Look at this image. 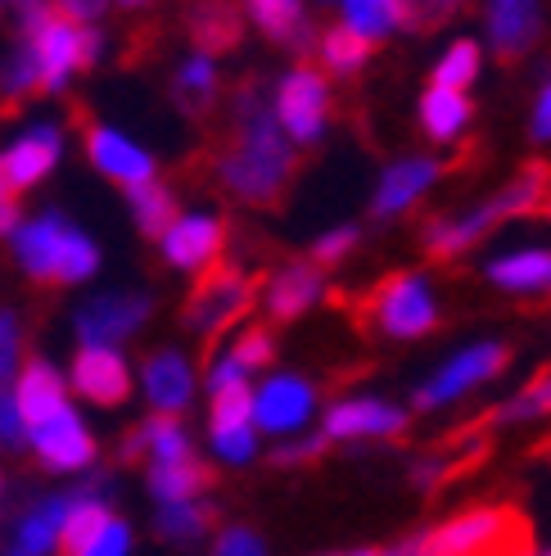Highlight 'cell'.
<instances>
[{"label":"cell","instance_id":"836d02e7","mask_svg":"<svg viewBox=\"0 0 551 556\" xmlns=\"http://www.w3.org/2000/svg\"><path fill=\"white\" fill-rule=\"evenodd\" d=\"M127 204H131V217H136V227H141V236H150V240H158L177 222V200L163 181H145V186L127 190Z\"/></svg>","mask_w":551,"mask_h":556},{"label":"cell","instance_id":"7a4b0ae2","mask_svg":"<svg viewBox=\"0 0 551 556\" xmlns=\"http://www.w3.org/2000/svg\"><path fill=\"white\" fill-rule=\"evenodd\" d=\"M14 258L41 286H81L95 276L100 249L87 231H77L64 213H41L33 222H18Z\"/></svg>","mask_w":551,"mask_h":556},{"label":"cell","instance_id":"cb8c5ba5","mask_svg":"<svg viewBox=\"0 0 551 556\" xmlns=\"http://www.w3.org/2000/svg\"><path fill=\"white\" fill-rule=\"evenodd\" d=\"M321 5L339 10V27L357 33L362 41H384V37H398L411 27V5L407 0H321Z\"/></svg>","mask_w":551,"mask_h":556},{"label":"cell","instance_id":"4dcf8cb0","mask_svg":"<svg viewBox=\"0 0 551 556\" xmlns=\"http://www.w3.org/2000/svg\"><path fill=\"white\" fill-rule=\"evenodd\" d=\"M208 466L200 457H185V462H168V466H150V493L158 497V507H172V503H195V497L208 489Z\"/></svg>","mask_w":551,"mask_h":556},{"label":"cell","instance_id":"c3c4849f","mask_svg":"<svg viewBox=\"0 0 551 556\" xmlns=\"http://www.w3.org/2000/svg\"><path fill=\"white\" fill-rule=\"evenodd\" d=\"M534 141H551V81L542 87V96L534 104Z\"/></svg>","mask_w":551,"mask_h":556},{"label":"cell","instance_id":"8d00e7d4","mask_svg":"<svg viewBox=\"0 0 551 556\" xmlns=\"http://www.w3.org/2000/svg\"><path fill=\"white\" fill-rule=\"evenodd\" d=\"M217 96V68L208 54H190V60L177 68V100L185 109H204Z\"/></svg>","mask_w":551,"mask_h":556},{"label":"cell","instance_id":"5b68a950","mask_svg":"<svg viewBox=\"0 0 551 556\" xmlns=\"http://www.w3.org/2000/svg\"><path fill=\"white\" fill-rule=\"evenodd\" d=\"M511 530V516L507 511H492V507H475V511H461L434 530L417 534L407 547V556H492L502 552Z\"/></svg>","mask_w":551,"mask_h":556},{"label":"cell","instance_id":"f6af8a7d","mask_svg":"<svg viewBox=\"0 0 551 556\" xmlns=\"http://www.w3.org/2000/svg\"><path fill=\"white\" fill-rule=\"evenodd\" d=\"M407 5H411V23H438V18L457 14L465 0H407Z\"/></svg>","mask_w":551,"mask_h":556},{"label":"cell","instance_id":"b9f144b4","mask_svg":"<svg viewBox=\"0 0 551 556\" xmlns=\"http://www.w3.org/2000/svg\"><path fill=\"white\" fill-rule=\"evenodd\" d=\"M127 552H131V530L114 516V520H108L104 530H100V539H95L87 552H81V556H127Z\"/></svg>","mask_w":551,"mask_h":556},{"label":"cell","instance_id":"ab89813d","mask_svg":"<svg viewBox=\"0 0 551 556\" xmlns=\"http://www.w3.org/2000/svg\"><path fill=\"white\" fill-rule=\"evenodd\" d=\"M213 556H267V543L249 530V525H231V530L217 534Z\"/></svg>","mask_w":551,"mask_h":556},{"label":"cell","instance_id":"e0dca14e","mask_svg":"<svg viewBox=\"0 0 551 556\" xmlns=\"http://www.w3.org/2000/svg\"><path fill=\"white\" fill-rule=\"evenodd\" d=\"M33 448L41 457V466H50V470H87L95 462V439L73 407L54 412L50 421H41L33 430Z\"/></svg>","mask_w":551,"mask_h":556},{"label":"cell","instance_id":"816d5d0a","mask_svg":"<svg viewBox=\"0 0 551 556\" xmlns=\"http://www.w3.org/2000/svg\"><path fill=\"white\" fill-rule=\"evenodd\" d=\"M118 5H127V10H145L150 0H118Z\"/></svg>","mask_w":551,"mask_h":556},{"label":"cell","instance_id":"484cf974","mask_svg":"<svg viewBox=\"0 0 551 556\" xmlns=\"http://www.w3.org/2000/svg\"><path fill=\"white\" fill-rule=\"evenodd\" d=\"M488 281L507 294H551V249H511L488 263Z\"/></svg>","mask_w":551,"mask_h":556},{"label":"cell","instance_id":"8992f818","mask_svg":"<svg viewBox=\"0 0 551 556\" xmlns=\"http://www.w3.org/2000/svg\"><path fill=\"white\" fill-rule=\"evenodd\" d=\"M271 118L290 136V146H317L330 123V87L317 68H290L276 87Z\"/></svg>","mask_w":551,"mask_h":556},{"label":"cell","instance_id":"d590c367","mask_svg":"<svg viewBox=\"0 0 551 556\" xmlns=\"http://www.w3.org/2000/svg\"><path fill=\"white\" fill-rule=\"evenodd\" d=\"M371 41H362L357 33H348V27H330V33L321 37V64L330 68V73H339V77H348V73H357L367 60H371Z\"/></svg>","mask_w":551,"mask_h":556},{"label":"cell","instance_id":"44dd1931","mask_svg":"<svg viewBox=\"0 0 551 556\" xmlns=\"http://www.w3.org/2000/svg\"><path fill=\"white\" fill-rule=\"evenodd\" d=\"M438 173H444V168H438V159H425V154H411V159L389 163L384 177H380V186H375V194H371V213L375 217L407 213L425 190H434Z\"/></svg>","mask_w":551,"mask_h":556},{"label":"cell","instance_id":"ee69618b","mask_svg":"<svg viewBox=\"0 0 551 556\" xmlns=\"http://www.w3.org/2000/svg\"><path fill=\"white\" fill-rule=\"evenodd\" d=\"M325 434H312V439H298V443H285V448H276L271 453V462L276 466H298V462H308V457H317L321 448H325Z\"/></svg>","mask_w":551,"mask_h":556},{"label":"cell","instance_id":"3957f363","mask_svg":"<svg viewBox=\"0 0 551 556\" xmlns=\"http://www.w3.org/2000/svg\"><path fill=\"white\" fill-rule=\"evenodd\" d=\"M542 186H547L542 168H525L515 181H507L498 194H492V200L465 208V213H457V217H434V222H425V236H421V240H425V249H430L434 258H457V254H465L471 244H479L492 227H498V222L534 208L538 194H542Z\"/></svg>","mask_w":551,"mask_h":556},{"label":"cell","instance_id":"d6a6232c","mask_svg":"<svg viewBox=\"0 0 551 556\" xmlns=\"http://www.w3.org/2000/svg\"><path fill=\"white\" fill-rule=\"evenodd\" d=\"M213 520H217V511L208 507V503H172V507H158V516H154V534L163 539V543H177V547H185V543H195V539H204L208 530H213Z\"/></svg>","mask_w":551,"mask_h":556},{"label":"cell","instance_id":"52a82bcc","mask_svg":"<svg viewBox=\"0 0 551 556\" xmlns=\"http://www.w3.org/2000/svg\"><path fill=\"white\" fill-rule=\"evenodd\" d=\"M507 357H511V349H507V344H498V340L465 344L461 353H452L448 363L438 367V371L417 389V399H411V403H417L421 412H438V407H448V403H457V399L471 394V389L488 384L492 376H502Z\"/></svg>","mask_w":551,"mask_h":556},{"label":"cell","instance_id":"e575fe53","mask_svg":"<svg viewBox=\"0 0 551 556\" xmlns=\"http://www.w3.org/2000/svg\"><path fill=\"white\" fill-rule=\"evenodd\" d=\"M479 64H484V54H479V41L471 37H461L444 50V60L434 64V87H444V91H465L471 81L479 77Z\"/></svg>","mask_w":551,"mask_h":556},{"label":"cell","instance_id":"60d3db41","mask_svg":"<svg viewBox=\"0 0 551 556\" xmlns=\"http://www.w3.org/2000/svg\"><path fill=\"white\" fill-rule=\"evenodd\" d=\"M357 227H335V231H325L317 244H312V263L321 267V263H339L344 254H353V244H357Z\"/></svg>","mask_w":551,"mask_h":556},{"label":"cell","instance_id":"6da1fadb","mask_svg":"<svg viewBox=\"0 0 551 556\" xmlns=\"http://www.w3.org/2000/svg\"><path fill=\"white\" fill-rule=\"evenodd\" d=\"M294 146L290 136L276 127L271 104L244 87L235 96V123H231V141L217 159V181H222L235 200L244 204H276L285 194L290 177H294Z\"/></svg>","mask_w":551,"mask_h":556},{"label":"cell","instance_id":"2e32d148","mask_svg":"<svg viewBox=\"0 0 551 556\" xmlns=\"http://www.w3.org/2000/svg\"><path fill=\"white\" fill-rule=\"evenodd\" d=\"M407 430V412L384 399H339L325 407V439H394Z\"/></svg>","mask_w":551,"mask_h":556},{"label":"cell","instance_id":"9c48e42d","mask_svg":"<svg viewBox=\"0 0 551 556\" xmlns=\"http://www.w3.org/2000/svg\"><path fill=\"white\" fill-rule=\"evenodd\" d=\"M154 313L150 294H136V290H108L95 294L77 308L73 326H77V340L81 344H104V349H118L127 336H136Z\"/></svg>","mask_w":551,"mask_h":556},{"label":"cell","instance_id":"603a6c76","mask_svg":"<svg viewBox=\"0 0 551 556\" xmlns=\"http://www.w3.org/2000/svg\"><path fill=\"white\" fill-rule=\"evenodd\" d=\"M325 294V276L317 263H290L267 281V313L276 321H298L303 313H312Z\"/></svg>","mask_w":551,"mask_h":556},{"label":"cell","instance_id":"9a60e30c","mask_svg":"<svg viewBox=\"0 0 551 556\" xmlns=\"http://www.w3.org/2000/svg\"><path fill=\"white\" fill-rule=\"evenodd\" d=\"M158 244H163V258L177 271H204L222 254L227 227H222V217H213V213H177V222L158 236Z\"/></svg>","mask_w":551,"mask_h":556},{"label":"cell","instance_id":"7402d4cb","mask_svg":"<svg viewBox=\"0 0 551 556\" xmlns=\"http://www.w3.org/2000/svg\"><path fill=\"white\" fill-rule=\"evenodd\" d=\"M14 407H18V416H23V426L27 430H37L41 421H50L54 412H64L68 407V384H64V376L54 371L50 363H27V367H18V376H14Z\"/></svg>","mask_w":551,"mask_h":556},{"label":"cell","instance_id":"ba28073f","mask_svg":"<svg viewBox=\"0 0 551 556\" xmlns=\"http://www.w3.org/2000/svg\"><path fill=\"white\" fill-rule=\"evenodd\" d=\"M371 317L389 340H421L438 326V299H434L425 276L402 271L394 281L380 286V294L371 303Z\"/></svg>","mask_w":551,"mask_h":556},{"label":"cell","instance_id":"4fadbf2b","mask_svg":"<svg viewBox=\"0 0 551 556\" xmlns=\"http://www.w3.org/2000/svg\"><path fill=\"white\" fill-rule=\"evenodd\" d=\"M81 136H87V159L95 163L100 177L118 181L123 190H136V186L154 181V154L145 146H136L131 136L104 127V123H87Z\"/></svg>","mask_w":551,"mask_h":556},{"label":"cell","instance_id":"277c9868","mask_svg":"<svg viewBox=\"0 0 551 556\" xmlns=\"http://www.w3.org/2000/svg\"><path fill=\"white\" fill-rule=\"evenodd\" d=\"M37 54V73H41V91H60L77 68H91L100 60V37L87 23H73L54 10L33 37H23Z\"/></svg>","mask_w":551,"mask_h":556},{"label":"cell","instance_id":"f35d334b","mask_svg":"<svg viewBox=\"0 0 551 556\" xmlns=\"http://www.w3.org/2000/svg\"><path fill=\"white\" fill-rule=\"evenodd\" d=\"M18 353H23V330L10 308H0V389H10L18 376Z\"/></svg>","mask_w":551,"mask_h":556},{"label":"cell","instance_id":"d6986e66","mask_svg":"<svg viewBox=\"0 0 551 556\" xmlns=\"http://www.w3.org/2000/svg\"><path fill=\"white\" fill-rule=\"evenodd\" d=\"M484 27H488L492 54L515 60V54H525L542 37V0H488Z\"/></svg>","mask_w":551,"mask_h":556},{"label":"cell","instance_id":"f1b7e54d","mask_svg":"<svg viewBox=\"0 0 551 556\" xmlns=\"http://www.w3.org/2000/svg\"><path fill=\"white\" fill-rule=\"evenodd\" d=\"M68 511V493L60 497H41V503H33L23 511L18 520V534L14 543L5 547V556H46L54 547V539H60V520Z\"/></svg>","mask_w":551,"mask_h":556},{"label":"cell","instance_id":"681fc988","mask_svg":"<svg viewBox=\"0 0 551 556\" xmlns=\"http://www.w3.org/2000/svg\"><path fill=\"white\" fill-rule=\"evenodd\" d=\"M538 399H542V412H551V380L538 384Z\"/></svg>","mask_w":551,"mask_h":556},{"label":"cell","instance_id":"7c38bea8","mask_svg":"<svg viewBox=\"0 0 551 556\" xmlns=\"http://www.w3.org/2000/svg\"><path fill=\"white\" fill-rule=\"evenodd\" d=\"M317 416V389L303 376H271L254 389V430L262 434H294Z\"/></svg>","mask_w":551,"mask_h":556},{"label":"cell","instance_id":"74e56055","mask_svg":"<svg viewBox=\"0 0 551 556\" xmlns=\"http://www.w3.org/2000/svg\"><path fill=\"white\" fill-rule=\"evenodd\" d=\"M227 353H231V363H235L244 376H249V371H262V367L271 363V357H276V344H271V336H267L262 326H249V330H240L235 344H231Z\"/></svg>","mask_w":551,"mask_h":556},{"label":"cell","instance_id":"8fae6325","mask_svg":"<svg viewBox=\"0 0 551 556\" xmlns=\"http://www.w3.org/2000/svg\"><path fill=\"white\" fill-rule=\"evenodd\" d=\"M208 439L213 453L244 466L258 453V430H254V389L249 384H227L213 389V412H208Z\"/></svg>","mask_w":551,"mask_h":556},{"label":"cell","instance_id":"5bb4252c","mask_svg":"<svg viewBox=\"0 0 551 556\" xmlns=\"http://www.w3.org/2000/svg\"><path fill=\"white\" fill-rule=\"evenodd\" d=\"M73 389L95 407H123L131 399L127 357L104 344H81L73 353Z\"/></svg>","mask_w":551,"mask_h":556},{"label":"cell","instance_id":"d4e9b609","mask_svg":"<svg viewBox=\"0 0 551 556\" xmlns=\"http://www.w3.org/2000/svg\"><path fill=\"white\" fill-rule=\"evenodd\" d=\"M254 27L285 50H308L312 46V18L303 0H244Z\"/></svg>","mask_w":551,"mask_h":556},{"label":"cell","instance_id":"30bf717a","mask_svg":"<svg viewBox=\"0 0 551 556\" xmlns=\"http://www.w3.org/2000/svg\"><path fill=\"white\" fill-rule=\"evenodd\" d=\"M249 281L235 271V267H204L200 286L190 290V303H185V326L195 336H217L227 330L244 308H249Z\"/></svg>","mask_w":551,"mask_h":556},{"label":"cell","instance_id":"83f0119b","mask_svg":"<svg viewBox=\"0 0 551 556\" xmlns=\"http://www.w3.org/2000/svg\"><path fill=\"white\" fill-rule=\"evenodd\" d=\"M108 520H114V511H108V503L100 493H73L68 511L60 520V539H54V547H60L64 556H81L100 539V530Z\"/></svg>","mask_w":551,"mask_h":556},{"label":"cell","instance_id":"4316f807","mask_svg":"<svg viewBox=\"0 0 551 556\" xmlns=\"http://www.w3.org/2000/svg\"><path fill=\"white\" fill-rule=\"evenodd\" d=\"M141 453H150V466H168V462L195 457L185 426L177 421V416H163V412H154L150 421H141V426L131 430L123 457H141Z\"/></svg>","mask_w":551,"mask_h":556},{"label":"cell","instance_id":"bcb514c9","mask_svg":"<svg viewBox=\"0 0 551 556\" xmlns=\"http://www.w3.org/2000/svg\"><path fill=\"white\" fill-rule=\"evenodd\" d=\"M18 194L10 190V181H5V173H0V236H14L18 231Z\"/></svg>","mask_w":551,"mask_h":556},{"label":"cell","instance_id":"7dc6e473","mask_svg":"<svg viewBox=\"0 0 551 556\" xmlns=\"http://www.w3.org/2000/svg\"><path fill=\"white\" fill-rule=\"evenodd\" d=\"M104 5H108V0H54V10H60L64 18H73V23H91V18H100Z\"/></svg>","mask_w":551,"mask_h":556},{"label":"cell","instance_id":"f546056e","mask_svg":"<svg viewBox=\"0 0 551 556\" xmlns=\"http://www.w3.org/2000/svg\"><path fill=\"white\" fill-rule=\"evenodd\" d=\"M471 114H475V104L465 100V91L430 87V91L421 96V127H425L430 141H438V146L457 141V136L471 127Z\"/></svg>","mask_w":551,"mask_h":556},{"label":"cell","instance_id":"ac0fdd59","mask_svg":"<svg viewBox=\"0 0 551 556\" xmlns=\"http://www.w3.org/2000/svg\"><path fill=\"white\" fill-rule=\"evenodd\" d=\"M64 154V136L60 127H50V123H37V127H27L18 141L0 154V173H5L10 190H27V186H37L54 173V163H60Z\"/></svg>","mask_w":551,"mask_h":556},{"label":"cell","instance_id":"1f68e13d","mask_svg":"<svg viewBox=\"0 0 551 556\" xmlns=\"http://www.w3.org/2000/svg\"><path fill=\"white\" fill-rule=\"evenodd\" d=\"M190 37H195V46H204L200 54L213 60V50H231L240 41V14L227 0H204V5H195V14H190Z\"/></svg>","mask_w":551,"mask_h":556},{"label":"cell","instance_id":"f907efd6","mask_svg":"<svg viewBox=\"0 0 551 556\" xmlns=\"http://www.w3.org/2000/svg\"><path fill=\"white\" fill-rule=\"evenodd\" d=\"M344 556H407V547H394V552H344Z\"/></svg>","mask_w":551,"mask_h":556},{"label":"cell","instance_id":"7bdbcfd3","mask_svg":"<svg viewBox=\"0 0 551 556\" xmlns=\"http://www.w3.org/2000/svg\"><path fill=\"white\" fill-rule=\"evenodd\" d=\"M23 439H27V426L14 407V394L0 389V448H23Z\"/></svg>","mask_w":551,"mask_h":556},{"label":"cell","instance_id":"ffe728a7","mask_svg":"<svg viewBox=\"0 0 551 556\" xmlns=\"http://www.w3.org/2000/svg\"><path fill=\"white\" fill-rule=\"evenodd\" d=\"M141 384H145V399L154 412L177 416L190 407V399H195V367H190V357L181 349H158L145 357Z\"/></svg>","mask_w":551,"mask_h":556}]
</instances>
